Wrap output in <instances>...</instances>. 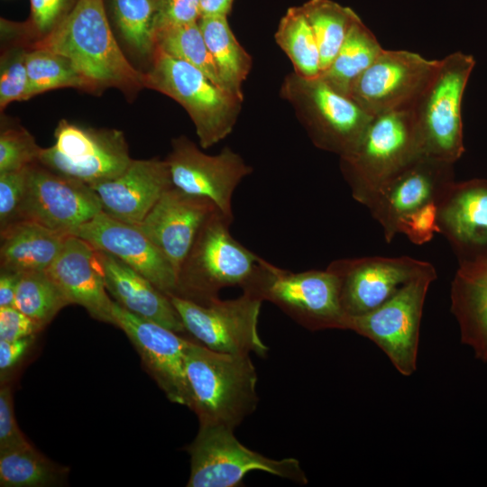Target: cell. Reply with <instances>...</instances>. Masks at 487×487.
<instances>
[{
  "instance_id": "6da1fadb",
  "label": "cell",
  "mask_w": 487,
  "mask_h": 487,
  "mask_svg": "<svg viewBox=\"0 0 487 487\" xmlns=\"http://www.w3.org/2000/svg\"><path fill=\"white\" fill-rule=\"evenodd\" d=\"M32 48L68 58L93 91L116 87L129 94L144 87V73L130 64L116 42L104 0H78L66 18Z\"/></svg>"
},
{
  "instance_id": "7a4b0ae2",
  "label": "cell",
  "mask_w": 487,
  "mask_h": 487,
  "mask_svg": "<svg viewBox=\"0 0 487 487\" xmlns=\"http://www.w3.org/2000/svg\"><path fill=\"white\" fill-rule=\"evenodd\" d=\"M186 374L191 393L190 409L199 425L234 429L258 404L257 373L250 354L220 353L188 340Z\"/></svg>"
},
{
  "instance_id": "3957f363",
  "label": "cell",
  "mask_w": 487,
  "mask_h": 487,
  "mask_svg": "<svg viewBox=\"0 0 487 487\" xmlns=\"http://www.w3.org/2000/svg\"><path fill=\"white\" fill-rule=\"evenodd\" d=\"M475 66L461 51L439 60L428 84L410 106L423 156L455 164L464 152L462 103Z\"/></svg>"
},
{
  "instance_id": "277c9868",
  "label": "cell",
  "mask_w": 487,
  "mask_h": 487,
  "mask_svg": "<svg viewBox=\"0 0 487 487\" xmlns=\"http://www.w3.org/2000/svg\"><path fill=\"white\" fill-rule=\"evenodd\" d=\"M233 220L216 209L205 221L179 272L177 296L207 305L223 289L250 283L260 256L233 237Z\"/></svg>"
},
{
  "instance_id": "5b68a950",
  "label": "cell",
  "mask_w": 487,
  "mask_h": 487,
  "mask_svg": "<svg viewBox=\"0 0 487 487\" xmlns=\"http://www.w3.org/2000/svg\"><path fill=\"white\" fill-rule=\"evenodd\" d=\"M421 155L410 109H397L372 115L355 147L340 157V169L352 197L364 206Z\"/></svg>"
},
{
  "instance_id": "8992f818",
  "label": "cell",
  "mask_w": 487,
  "mask_h": 487,
  "mask_svg": "<svg viewBox=\"0 0 487 487\" xmlns=\"http://www.w3.org/2000/svg\"><path fill=\"white\" fill-rule=\"evenodd\" d=\"M143 85L174 99L188 112L204 149L231 133L242 108L243 100L199 69L157 49Z\"/></svg>"
},
{
  "instance_id": "52a82bcc",
  "label": "cell",
  "mask_w": 487,
  "mask_h": 487,
  "mask_svg": "<svg viewBox=\"0 0 487 487\" xmlns=\"http://www.w3.org/2000/svg\"><path fill=\"white\" fill-rule=\"evenodd\" d=\"M243 291L280 308L310 331L346 330L339 282L328 269L293 272L260 257L254 274Z\"/></svg>"
},
{
  "instance_id": "ba28073f",
  "label": "cell",
  "mask_w": 487,
  "mask_h": 487,
  "mask_svg": "<svg viewBox=\"0 0 487 487\" xmlns=\"http://www.w3.org/2000/svg\"><path fill=\"white\" fill-rule=\"evenodd\" d=\"M280 96L293 107L312 143L339 158L355 147L372 118L320 77L307 78L295 72L288 74Z\"/></svg>"
},
{
  "instance_id": "9c48e42d",
  "label": "cell",
  "mask_w": 487,
  "mask_h": 487,
  "mask_svg": "<svg viewBox=\"0 0 487 487\" xmlns=\"http://www.w3.org/2000/svg\"><path fill=\"white\" fill-rule=\"evenodd\" d=\"M436 279V269L431 266L377 308L347 317L346 330L374 343L401 375H412L418 364L423 307L429 286Z\"/></svg>"
},
{
  "instance_id": "30bf717a",
  "label": "cell",
  "mask_w": 487,
  "mask_h": 487,
  "mask_svg": "<svg viewBox=\"0 0 487 487\" xmlns=\"http://www.w3.org/2000/svg\"><path fill=\"white\" fill-rule=\"evenodd\" d=\"M234 430L221 425H199L194 441L187 448L190 455L188 487H237L251 471L308 483L299 460L266 457L240 443Z\"/></svg>"
},
{
  "instance_id": "8fae6325",
  "label": "cell",
  "mask_w": 487,
  "mask_h": 487,
  "mask_svg": "<svg viewBox=\"0 0 487 487\" xmlns=\"http://www.w3.org/2000/svg\"><path fill=\"white\" fill-rule=\"evenodd\" d=\"M170 299L185 330L207 348L225 354L264 357L268 347L258 332L262 299L248 291L236 299L198 304L177 295Z\"/></svg>"
},
{
  "instance_id": "7c38bea8",
  "label": "cell",
  "mask_w": 487,
  "mask_h": 487,
  "mask_svg": "<svg viewBox=\"0 0 487 487\" xmlns=\"http://www.w3.org/2000/svg\"><path fill=\"white\" fill-rule=\"evenodd\" d=\"M54 136L55 144L41 149L38 162L88 185L116 178L133 160L123 133L115 129L85 128L60 120Z\"/></svg>"
},
{
  "instance_id": "4fadbf2b",
  "label": "cell",
  "mask_w": 487,
  "mask_h": 487,
  "mask_svg": "<svg viewBox=\"0 0 487 487\" xmlns=\"http://www.w3.org/2000/svg\"><path fill=\"white\" fill-rule=\"evenodd\" d=\"M101 211V201L90 185L36 162L29 166L19 220L70 235Z\"/></svg>"
},
{
  "instance_id": "5bb4252c",
  "label": "cell",
  "mask_w": 487,
  "mask_h": 487,
  "mask_svg": "<svg viewBox=\"0 0 487 487\" xmlns=\"http://www.w3.org/2000/svg\"><path fill=\"white\" fill-rule=\"evenodd\" d=\"M438 64L416 52L383 50L353 83L348 96L371 115L410 108Z\"/></svg>"
},
{
  "instance_id": "9a60e30c",
  "label": "cell",
  "mask_w": 487,
  "mask_h": 487,
  "mask_svg": "<svg viewBox=\"0 0 487 487\" xmlns=\"http://www.w3.org/2000/svg\"><path fill=\"white\" fill-rule=\"evenodd\" d=\"M166 161L174 187L211 200L225 216L234 219V190L253 172L240 154L225 146L218 154L208 155L182 135L172 140Z\"/></svg>"
},
{
  "instance_id": "2e32d148",
  "label": "cell",
  "mask_w": 487,
  "mask_h": 487,
  "mask_svg": "<svg viewBox=\"0 0 487 487\" xmlns=\"http://www.w3.org/2000/svg\"><path fill=\"white\" fill-rule=\"evenodd\" d=\"M431 266L409 256H366L335 260L326 269L338 280L345 316L354 317L377 308Z\"/></svg>"
},
{
  "instance_id": "e0dca14e",
  "label": "cell",
  "mask_w": 487,
  "mask_h": 487,
  "mask_svg": "<svg viewBox=\"0 0 487 487\" xmlns=\"http://www.w3.org/2000/svg\"><path fill=\"white\" fill-rule=\"evenodd\" d=\"M113 317L115 325L128 336L147 371L167 398L190 409L191 393L185 368L188 339L160 324L129 312L115 301Z\"/></svg>"
},
{
  "instance_id": "ac0fdd59",
  "label": "cell",
  "mask_w": 487,
  "mask_h": 487,
  "mask_svg": "<svg viewBox=\"0 0 487 487\" xmlns=\"http://www.w3.org/2000/svg\"><path fill=\"white\" fill-rule=\"evenodd\" d=\"M454 181V164L421 155L383 184L364 207L390 244L402 216L440 198Z\"/></svg>"
},
{
  "instance_id": "d6986e66",
  "label": "cell",
  "mask_w": 487,
  "mask_h": 487,
  "mask_svg": "<svg viewBox=\"0 0 487 487\" xmlns=\"http://www.w3.org/2000/svg\"><path fill=\"white\" fill-rule=\"evenodd\" d=\"M71 235L83 239L97 251L115 255L165 294L176 295V271L138 225L117 220L101 211Z\"/></svg>"
},
{
  "instance_id": "ffe728a7",
  "label": "cell",
  "mask_w": 487,
  "mask_h": 487,
  "mask_svg": "<svg viewBox=\"0 0 487 487\" xmlns=\"http://www.w3.org/2000/svg\"><path fill=\"white\" fill-rule=\"evenodd\" d=\"M216 209L211 200L171 186L138 226L164 253L179 276L199 229Z\"/></svg>"
},
{
  "instance_id": "44dd1931",
  "label": "cell",
  "mask_w": 487,
  "mask_h": 487,
  "mask_svg": "<svg viewBox=\"0 0 487 487\" xmlns=\"http://www.w3.org/2000/svg\"><path fill=\"white\" fill-rule=\"evenodd\" d=\"M438 225L458 262L487 254V179L451 183L439 200Z\"/></svg>"
},
{
  "instance_id": "7402d4cb",
  "label": "cell",
  "mask_w": 487,
  "mask_h": 487,
  "mask_svg": "<svg viewBox=\"0 0 487 487\" xmlns=\"http://www.w3.org/2000/svg\"><path fill=\"white\" fill-rule=\"evenodd\" d=\"M90 186L101 201L103 212L117 220L139 225L173 184L166 160L152 158L132 160L116 178Z\"/></svg>"
},
{
  "instance_id": "603a6c76",
  "label": "cell",
  "mask_w": 487,
  "mask_h": 487,
  "mask_svg": "<svg viewBox=\"0 0 487 487\" xmlns=\"http://www.w3.org/2000/svg\"><path fill=\"white\" fill-rule=\"evenodd\" d=\"M46 271L69 304L80 305L92 317L115 325L114 301L106 294L96 251L88 243L76 235H68Z\"/></svg>"
},
{
  "instance_id": "cb8c5ba5",
  "label": "cell",
  "mask_w": 487,
  "mask_h": 487,
  "mask_svg": "<svg viewBox=\"0 0 487 487\" xmlns=\"http://www.w3.org/2000/svg\"><path fill=\"white\" fill-rule=\"evenodd\" d=\"M96 251L106 290L120 306L176 333L185 332L170 296L115 255Z\"/></svg>"
},
{
  "instance_id": "d4e9b609",
  "label": "cell",
  "mask_w": 487,
  "mask_h": 487,
  "mask_svg": "<svg viewBox=\"0 0 487 487\" xmlns=\"http://www.w3.org/2000/svg\"><path fill=\"white\" fill-rule=\"evenodd\" d=\"M450 299L461 342L487 363V254L459 262Z\"/></svg>"
},
{
  "instance_id": "484cf974",
  "label": "cell",
  "mask_w": 487,
  "mask_h": 487,
  "mask_svg": "<svg viewBox=\"0 0 487 487\" xmlns=\"http://www.w3.org/2000/svg\"><path fill=\"white\" fill-rule=\"evenodd\" d=\"M68 235L19 220L1 231V270L19 274L47 271Z\"/></svg>"
},
{
  "instance_id": "4316f807",
  "label": "cell",
  "mask_w": 487,
  "mask_h": 487,
  "mask_svg": "<svg viewBox=\"0 0 487 487\" xmlns=\"http://www.w3.org/2000/svg\"><path fill=\"white\" fill-rule=\"evenodd\" d=\"M198 24L222 87L244 101L243 84L252 69L251 55L238 42L227 16L200 17Z\"/></svg>"
},
{
  "instance_id": "83f0119b",
  "label": "cell",
  "mask_w": 487,
  "mask_h": 487,
  "mask_svg": "<svg viewBox=\"0 0 487 487\" xmlns=\"http://www.w3.org/2000/svg\"><path fill=\"white\" fill-rule=\"evenodd\" d=\"M383 50L359 17L351 26L335 59L319 77L335 91L348 96L353 83Z\"/></svg>"
},
{
  "instance_id": "f1b7e54d",
  "label": "cell",
  "mask_w": 487,
  "mask_h": 487,
  "mask_svg": "<svg viewBox=\"0 0 487 487\" xmlns=\"http://www.w3.org/2000/svg\"><path fill=\"white\" fill-rule=\"evenodd\" d=\"M300 8L314 32L322 72L335 59L359 16L351 8L332 0H309Z\"/></svg>"
},
{
  "instance_id": "f546056e",
  "label": "cell",
  "mask_w": 487,
  "mask_h": 487,
  "mask_svg": "<svg viewBox=\"0 0 487 487\" xmlns=\"http://www.w3.org/2000/svg\"><path fill=\"white\" fill-rule=\"evenodd\" d=\"M275 41L290 60L297 75L307 78L319 77L321 64L318 46L300 6L289 8L281 17Z\"/></svg>"
},
{
  "instance_id": "4dcf8cb0",
  "label": "cell",
  "mask_w": 487,
  "mask_h": 487,
  "mask_svg": "<svg viewBox=\"0 0 487 487\" xmlns=\"http://www.w3.org/2000/svg\"><path fill=\"white\" fill-rule=\"evenodd\" d=\"M68 468L58 466L31 444L0 453V486L43 487L60 483Z\"/></svg>"
},
{
  "instance_id": "1f68e13d",
  "label": "cell",
  "mask_w": 487,
  "mask_h": 487,
  "mask_svg": "<svg viewBox=\"0 0 487 487\" xmlns=\"http://www.w3.org/2000/svg\"><path fill=\"white\" fill-rule=\"evenodd\" d=\"M28 88L26 100L46 91L75 87L93 91L87 79L66 57L56 52L32 48L27 51Z\"/></svg>"
},
{
  "instance_id": "d6a6232c",
  "label": "cell",
  "mask_w": 487,
  "mask_h": 487,
  "mask_svg": "<svg viewBox=\"0 0 487 487\" xmlns=\"http://www.w3.org/2000/svg\"><path fill=\"white\" fill-rule=\"evenodd\" d=\"M69 302L46 271L22 273L14 304L41 330Z\"/></svg>"
},
{
  "instance_id": "836d02e7",
  "label": "cell",
  "mask_w": 487,
  "mask_h": 487,
  "mask_svg": "<svg viewBox=\"0 0 487 487\" xmlns=\"http://www.w3.org/2000/svg\"><path fill=\"white\" fill-rule=\"evenodd\" d=\"M154 39L155 50L189 63L223 87L198 22L158 29Z\"/></svg>"
},
{
  "instance_id": "e575fe53",
  "label": "cell",
  "mask_w": 487,
  "mask_h": 487,
  "mask_svg": "<svg viewBox=\"0 0 487 487\" xmlns=\"http://www.w3.org/2000/svg\"><path fill=\"white\" fill-rule=\"evenodd\" d=\"M157 0H111L114 18L124 41L143 56L155 51Z\"/></svg>"
},
{
  "instance_id": "d590c367",
  "label": "cell",
  "mask_w": 487,
  "mask_h": 487,
  "mask_svg": "<svg viewBox=\"0 0 487 487\" xmlns=\"http://www.w3.org/2000/svg\"><path fill=\"white\" fill-rule=\"evenodd\" d=\"M41 149L23 127L5 128L0 134V173L19 170L38 162Z\"/></svg>"
},
{
  "instance_id": "8d00e7d4",
  "label": "cell",
  "mask_w": 487,
  "mask_h": 487,
  "mask_svg": "<svg viewBox=\"0 0 487 487\" xmlns=\"http://www.w3.org/2000/svg\"><path fill=\"white\" fill-rule=\"evenodd\" d=\"M27 51L28 50L24 47L16 46L5 51L1 57V110L12 102L26 100L28 88Z\"/></svg>"
},
{
  "instance_id": "74e56055",
  "label": "cell",
  "mask_w": 487,
  "mask_h": 487,
  "mask_svg": "<svg viewBox=\"0 0 487 487\" xmlns=\"http://www.w3.org/2000/svg\"><path fill=\"white\" fill-rule=\"evenodd\" d=\"M440 198L431 200L402 216L397 224V234H405L412 244L417 245L430 242L435 234H440L438 225Z\"/></svg>"
},
{
  "instance_id": "f35d334b",
  "label": "cell",
  "mask_w": 487,
  "mask_h": 487,
  "mask_svg": "<svg viewBox=\"0 0 487 487\" xmlns=\"http://www.w3.org/2000/svg\"><path fill=\"white\" fill-rule=\"evenodd\" d=\"M28 167L0 173L1 231L19 221V210L24 196Z\"/></svg>"
},
{
  "instance_id": "ab89813d",
  "label": "cell",
  "mask_w": 487,
  "mask_h": 487,
  "mask_svg": "<svg viewBox=\"0 0 487 487\" xmlns=\"http://www.w3.org/2000/svg\"><path fill=\"white\" fill-rule=\"evenodd\" d=\"M78 0H30L29 28L39 37L51 33L70 13Z\"/></svg>"
},
{
  "instance_id": "60d3db41",
  "label": "cell",
  "mask_w": 487,
  "mask_h": 487,
  "mask_svg": "<svg viewBox=\"0 0 487 487\" xmlns=\"http://www.w3.org/2000/svg\"><path fill=\"white\" fill-rule=\"evenodd\" d=\"M200 17V0H157L154 32L167 26L198 23Z\"/></svg>"
},
{
  "instance_id": "b9f144b4",
  "label": "cell",
  "mask_w": 487,
  "mask_h": 487,
  "mask_svg": "<svg viewBox=\"0 0 487 487\" xmlns=\"http://www.w3.org/2000/svg\"><path fill=\"white\" fill-rule=\"evenodd\" d=\"M30 445L16 423L9 385L0 390V453Z\"/></svg>"
},
{
  "instance_id": "7bdbcfd3",
  "label": "cell",
  "mask_w": 487,
  "mask_h": 487,
  "mask_svg": "<svg viewBox=\"0 0 487 487\" xmlns=\"http://www.w3.org/2000/svg\"><path fill=\"white\" fill-rule=\"evenodd\" d=\"M40 331L35 322L15 307L0 308V339H21Z\"/></svg>"
},
{
  "instance_id": "ee69618b",
  "label": "cell",
  "mask_w": 487,
  "mask_h": 487,
  "mask_svg": "<svg viewBox=\"0 0 487 487\" xmlns=\"http://www.w3.org/2000/svg\"><path fill=\"white\" fill-rule=\"evenodd\" d=\"M34 335L15 340L0 339L1 374L12 369L32 345Z\"/></svg>"
},
{
  "instance_id": "f6af8a7d",
  "label": "cell",
  "mask_w": 487,
  "mask_h": 487,
  "mask_svg": "<svg viewBox=\"0 0 487 487\" xmlns=\"http://www.w3.org/2000/svg\"><path fill=\"white\" fill-rule=\"evenodd\" d=\"M21 274L1 270L0 275V308L14 307V298Z\"/></svg>"
},
{
  "instance_id": "bcb514c9",
  "label": "cell",
  "mask_w": 487,
  "mask_h": 487,
  "mask_svg": "<svg viewBox=\"0 0 487 487\" xmlns=\"http://www.w3.org/2000/svg\"><path fill=\"white\" fill-rule=\"evenodd\" d=\"M234 0H200L201 17L227 16Z\"/></svg>"
}]
</instances>
